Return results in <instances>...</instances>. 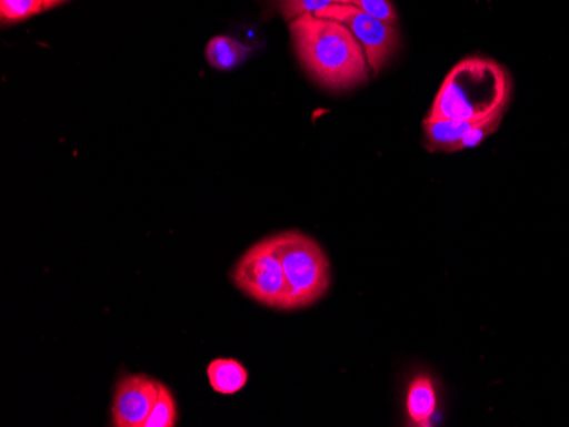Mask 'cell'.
<instances>
[{"instance_id": "7", "label": "cell", "mask_w": 569, "mask_h": 427, "mask_svg": "<svg viewBox=\"0 0 569 427\" xmlns=\"http://www.w3.org/2000/svg\"><path fill=\"white\" fill-rule=\"evenodd\" d=\"M437 406V388L430 376L418 375L417 378H412L406 394V413L409 420L415 426H430Z\"/></svg>"}, {"instance_id": "3", "label": "cell", "mask_w": 569, "mask_h": 427, "mask_svg": "<svg viewBox=\"0 0 569 427\" xmlns=\"http://www.w3.org/2000/svg\"><path fill=\"white\" fill-rule=\"evenodd\" d=\"M287 279L283 311L309 307L331 285V266L321 245L302 232L274 235Z\"/></svg>"}, {"instance_id": "12", "label": "cell", "mask_w": 569, "mask_h": 427, "mask_svg": "<svg viewBox=\"0 0 569 427\" xmlns=\"http://www.w3.org/2000/svg\"><path fill=\"white\" fill-rule=\"evenodd\" d=\"M43 0H0L2 22H18L43 11Z\"/></svg>"}, {"instance_id": "5", "label": "cell", "mask_w": 569, "mask_h": 427, "mask_svg": "<svg viewBox=\"0 0 569 427\" xmlns=\"http://www.w3.org/2000/svg\"><path fill=\"white\" fill-rule=\"evenodd\" d=\"M319 18L335 19L350 28L366 50L367 62L373 73H379L387 60L399 47V31L396 24H387L350 4H331L316 12Z\"/></svg>"}, {"instance_id": "14", "label": "cell", "mask_w": 569, "mask_h": 427, "mask_svg": "<svg viewBox=\"0 0 569 427\" xmlns=\"http://www.w3.org/2000/svg\"><path fill=\"white\" fill-rule=\"evenodd\" d=\"M340 4H350L360 11L367 12L372 18L387 24H396L398 22V11H396L392 0H341Z\"/></svg>"}, {"instance_id": "17", "label": "cell", "mask_w": 569, "mask_h": 427, "mask_svg": "<svg viewBox=\"0 0 569 427\" xmlns=\"http://www.w3.org/2000/svg\"><path fill=\"white\" fill-rule=\"evenodd\" d=\"M341 0H338V4H340Z\"/></svg>"}, {"instance_id": "13", "label": "cell", "mask_w": 569, "mask_h": 427, "mask_svg": "<svg viewBox=\"0 0 569 427\" xmlns=\"http://www.w3.org/2000/svg\"><path fill=\"white\" fill-rule=\"evenodd\" d=\"M274 4L284 19L293 21L299 16L316 14L328 6L338 4V0H274Z\"/></svg>"}, {"instance_id": "9", "label": "cell", "mask_w": 569, "mask_h": 427, "mask_svg": "<svg viewBox=\"0 0 569 427\" xmlns=\"http://www.w3.org/2000/svg\"><path fill=\"white\" fill-rule=\"evenodd\" d=\"M210 387L220 395H236L248 384V369L232 358L213 359L207 368Z\"/></svg>"}, {"instance_id": "1", "label": "cell", "mask_w": 569, "mask_h": 427, "mask_svg": "<svg viewBox=\"0 0 569 427\" xmlns=\"http://www.w3.org/2000/svg\"><path fill=\"white\" fill-rule=\"evenodd\" d=\"M290 34L303 69L326 89L347 91L369 81L366 50L343 22L303 14L290 22Z\"/></svg>"}, {"instance_id": "4", "label": "cell", "mask_w": 569, "mask_h": 427, "mask_svg": "<svg viewBox=\"0 0 569 427\" xmlns=\"http://www.w3.org/2000/svg\"><path fill=\"white\" fill-rule=\"evenodd\" d=\"M232 282L258 304L283 311L287 279L274 235L249 248L236 264Z\"/></svg>"}, {"instance_id": "10", "label": "cell", "mask_w": 569, "mask_h": 427, "mask_svg": "<svg viewBox=\"0 0 569 427\" xmlns=\"http://www.w3.org/2000/svg\"><path fill=\"white\" fill-rule=\"evenodd\" d=\"M252 48L230 37H216L207 44V62L217 70H232L249 59Z\"/></svg>"}, {"instance_id": "2", "label": "cell", "mask_w": 569, "mask_h": 427, "mask_svg": "<svg viewBox=\"0 0 569 427\" xmlns=\"http://www.w3.org/2000/svg\"><path fill=\"white\" fill-rule=\"evenodd\" d=\"M510 98L511 79L507 70L495 60L469 57L447 73L428 118L479 123L505 113Z\"/></svg>"}, {"instance_id": "6", "label": "cell", "mask_w": 569, "mask_h": 427, "mask_svg": "<svg viewBox=\"0 0 569 427\" xmlns=\"http://www.w3.org/2000/svg\"><path fill=\"white\" fill-rule=\"evenodd\" d=\"M159 382L146 375H127L117 385L113 400V426L143 427L158 400Z\"/></svg>"}, {"instance_id": "15", "label": "cell", "mask_w": 569, "mask_h": 427, "mask_svg": "<svg viewBox=\"0 0 569 427\" xmlns=\"http://www.w3.org/2000/svg\"><path fill=\"white\" fill-rule=\"evenodd\" d=\"M503 114L505 113H498L495 114V116L488 118V120L479 121L475 129H472L468 135L463 136L462 142L457 146V152H459V150L475 149L482 140L488 139L491 133L497 132L501 120H503Z\"/></svg>"}, {"instance_id": "8", "label": "cell", "mask_w": 569, "mask_h": 427, "mask_svg": "<svg viewBox=\"0 0 569 427\" xmlns=\"http://www.w3.org/2000/svg\"><path fill=\"white\" fill-rule=\"evenodd\" d=\"M425 136L431 149L440 152H457L462 142L476 124L471 121L447 120V118H428L425 120Z\"/></svg>"}, {"instance_id": "11", "label": "cell", "mask_w": 569, "mask_h": 427, "mask_svg": "<svg viewBox=\"0 0 569 427\" xmlns=\"http://www.w3.org/2000/svg\"><path fill=\"white\" fill-rule=\"evenodd\" d=\"M178 410H176L174 397L164 384L159 385L158 400L153 404L149 417L143 427H172L176 426Z\"/></svg>"}, {"instance_id": "16", "label": "cell", "mask_w": 569, "mask_h": 427, "mask_svg": "<svg viewBox=\"0 0 569 427\" xmlns=\"http://www.w3.org/2000/svg\"><path fill=\"white\" fill-rule=\"evenodd\" d=\"M60 2H63V0H43L44 9L56 8V6H59Z\"/></svg>"}]
</instances>
